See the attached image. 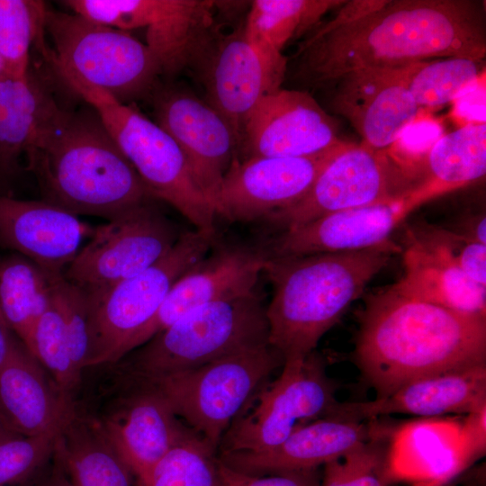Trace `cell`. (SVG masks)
Here are the masks:
<instances>
[{
	"mask_svg": "<svg viewBox=\"0 0 486 486\" xmlns=\"http://www.w3.org/2000/svg\"><path fill=\"white\" fill-rule=\"evenodd\" d=\"M7 75H9V74H8L5 63H4L2 56L0 55V78L3 77V76H5Z\"/></svg>",
	"mask_w": 486,
	"mask_h": 486,
	"instance_id": "47",
	"label": "cell"
},
{
	"mask_svg": "<svg viewBox=\"0 0 486 486\" xmlns=\"http://www.w3.org/2000/svg\"><path fill=\"white\" fill-rule=\"evenodd\" d=\"M129 392L116 399L99 427L137 482L175 446L200 436L173 411L153 388L129 382Z\"/></svg>",
	"mask_w": 486,
	"mask_h": 486,
	"instance_id": "18",
	"label": "cell"
},
{
	"mask_svg": "<svg viewBox=\"0 0 486 486\" xmlns=\"http://www.w3.org/2000/svg\"><path fill=\"white\" fill-rule=\"evenodd\" d=\"M484 409L486 364L415 380L373 400L338 401L328 417L356 421L392 414L434 418Z\"/></svg>",
	"mask_w": 486,
	"mask_h": 486,
	"instance_id": "23",
	"label": "cell"
},
{
	"mask_svg": "<svg viewBox=\"0 0 486 486\" xmlns=\"http://www.w3.org/2000/svg\"><path fill=\"white\" fill-rule=\"evenodd\" d=\"M63 274L42 269L19 254L0 257V310L8 327L27 348L40 316Z\"/></svg>",
	"mask_w": 486,
	"mask_h": 486,
	"instance_id": "29",
	"label": "cell"
},
{
	"mask_svg": "<svg viewBox=\"0 0 486 486\" xmlns=\"http://www.w3.org/2000/svg\"><path fill=\"white\" fill-rule=\"evenodd\" d=\"M460 449L466 464L476 461L486 450V409L467 414L461 423Z\"/></svg>",
	"mask_w": 486,
	"mask_h": 486,
	"instance_id": "42",
	"label": "cell"
},
{
	"mask_svg": "<svg viewBox=\"0 0 486 486\" xmlns=\"http://www.w3.org/2000/svg\"><path fill=\"white\" fill-rule=\"evenodd\" d=\"M73 14L128 32L144 29L162 76L197 71L219 34L212 0H67Z\"/></svg>",
	"mask_w": 486,
	"mask_h": 486,
	"instance_id": "10",
	"label": "cell"
},
{
	"mask_svg": "<svg viewBox=\"0 0 486 486\" xmlns=\"http://www.w3.org/2000/svg\"><path fill=\"white\" fill-rule=\"evenodd\" d=\"M54 456L74 486H132V473L96 418L76 409L58 433Z\"/></svg>",
	"mask_w": 486,
	"mask_h": 486,
	"instance_id": "27",
	"label": "cell"
},
{
	"mask_svg": "<svg viewBox=\"0 0 486 486\" xmlns=\"http://www.w3.org/2000/svg\"><path fill=\"white\" fill-rule=\"evenodd\" d=\"M269 345L266 307L256 289L186 313L122 358L126 380L195 368Z\"/></svg>",
	"mask_w": 486,
	"mask_h": 486,
	"instance_id": "5",
	"label": "cell"
},
{
	"mask_svg": "<svg viewBox=\"0 0 486 486\" xmlns=\"http://www.w3.org/2000/svg\"><path fill=\"white\" fill-rule=\"evenodd\" d=\"M400 252V247L388 239L356 251L268 256L263 273L274 288L266 307L269 345L284 362L308 356L373 277Z\"/></svg>",
	"mask_w": 486,
	"mask_h": 486,
	"instance_id": "4",
	"label": "cell"
},
{
	"mask_svg": "<svg viewBox=\"0 0 486 486\" xmlns=\"http://www.w3.org/2000/svg\"><path fill=\"white\" fill-rule=\"evenodd\" d=\"M94 230L77 215L45 200L0 195V245L49 273L64 274Z\"/></svg>",
	"mask_w": 486,
	"mask_h": 486,
	"instance_id": "22",
	"label": "cell"
},
{
	"mask_svg": "<svg viewBox=\"0 0 486 486\" xmlns=\"http://www.w3.org/2000/svg\"><path fill=\"white\" fill-rule=\"evenodd\" d=\"M416 186L387 151L346 142L300 202L266 219L283 231L337 212L400 197Z\"/></svg>",
	"mask_w": 486,
	"mask_h": 486,
	"instance_id": "13",
	"label": "cell"
},
{
	"mask_svg": "<svg viewBox=\"0 0 486 486\" xmlns=\"http://www.w3.org/2000/svg\"><path fill=\"white\" fill-rule=\"evenodd\" d=\"M484 4L470 0H350L288 58L286 76L321 89L350 72L400 69L446 58L482 62Z\"/></svg>",
	"mask_w": 486,
	"mask_h": 486,
	"instance_id": "1",
	"label": "cell"
},
{
	"mask_svg": "<svg viewBox=\"0 0 486 486\" xmlns=\"http://www.w3.org/2000/svg\"><path fill=\"white\" fill-rule=\"evenodd\" d=\"M283 364L282 356L266 345L195 368L129 382L157 391L176 416L216 451L251 396Z\"/></svg>",
	"mask_w": 486,
	"mask_h": 486,
	"instance_id": "9",
	"label": "cell"
},
{
	"mask_svg": "<svg viewBox=\"0 0 486 486\" xmlns=\"http://www.w3.org/2000/svg\"><path fill=\"white\" fill-rule=\"evenodd\" d=\"M344 142L333 119L308 91L281 87L248 114L235 158L310 157Z\"/></svg>",
	"mask_w": 486,
	"mask_h": 486,
	"instance_id": "16",
	"label": "cell"
},
{
	"mask_svg": "<svg viewBox=\"0 0 486 486\" xmlns=\"http://www.w3.org/2000/svg\"><path fill=\"white\" fill-rule=\"evenodd\" d=\"M432 199L421 186L380 203L337 212L280 231L266 249L271 256H302L362 250L390 239L397 226Z\"/></svg>",
	"mask_w": 486,
	"mask_h": 486,
	"instance_id": "17",
	"label": "cell"
},
{
	"mask_svg": "<svg viewBox=\"0 0 486 486\" xmlns=\"http://www.w3.org/2000/svg\"><path fill=\"white\" fill-rule=\"evenodd\" d=\"M406 240L430 251L486 286V245L457 230L422 223L407 230Z\"/></svg>",
	"mask_w": 486,
	"mask_h": 486,
	"instance_id": "38",
	"label": "cell"
},
{
	"mask_svg": "<svg viewBox=\"0 0 486 486\" xmlns=\"http://www.w3.org/2000/svg\"><path fill=\"white\" fill-rule=\"evenodd\" d=\"M45 32L52 49L43 54L58 73L75 76L124 104L156 90L159 65L147 45L128 32L49 10Z\"/></svg>",
	"mask_w": 486,
	"mask_h": 486,
	"instance_id": "8",
	"label": "cell"
},
{
	"mask_svg": "<svg viewBox=\"0 0 486 486\" xmlns=\"http://www.w3.org/2000/svg\"><path fill=\"white\" fill-rule=\"evenodd\" d=\"M267 257L266 249L236 245L207 254L176 281L154 318L133 339L130 352L194 309L256 289Z\"/></svg>",
	"mask_w": 486,
	"mask_h": 486,
	"instance_id": "21",
	"label": "cell"
},
{
	"mask_svg": "<svg viewBox=\"0 0 486 486\" xmlns=\"http://www.w3.org/2000/svg\"><path fill=\"white\" fill-rule=\"evenodd\" d=\"M216 233H181L159 261L109 289L87 295L90 346L86 368L115 364L130 352L136 336L151 321L176 281L203 258Z\"/></svg>",
	"mask_w": 486,
	"mask_h": 486,
	"instance_id": "7",
	"label": "cell"
},
{
	"mask_svg": "<svg viewBox=\"0 0 486 486\" xmlns=\"http://www.w3.org/2000/svg\"><path fill=\"white\" fill-rule=\"evenodd\" d=\"M392 437L382 429L343 457L326 464L320 486H389L397 478Z\"/></svg>",
	"mask_w": 486,
	"mask_h": 486,
	"instance_id": "35",
	"label": "cell"
},
{
	"mask_svg": "<svg viewBox=\"0 0 486 486\" xmlns=\"http://www.w3.org/2000/svg\"><path fill=\"white\" fill-rule=\"evenodd\" d=\"M25 155L45 201L77 216L109 220L152 197L93 109L59 107Z\"/></svg>",
	"mask_w": 486,
	"mask_h": 486,
	"instance_id": "3",
	"label": "cell"
},
{
	"mask_svg": "<svg viewBox=\"0 0 486 486\" xmlns=\"http://www.w3.org/2000/svg\"><path fill=\"white\" fill-rule=\"evenodd\" d=\"M20 436L14 432H13L11 429H9L4 422L0 419V441L5 440L7 438ZM22 436V435H21Z\"/></svg>",
	"mask_w": 486,
	"mask_h": 486,
	"instance_id": "46",
	"label": "cell"
},
{
	"mask_svg": "<svg viewBox=\"0 0 486 486\" xmlns=\"http://www.w3.org/2000/svg\"><path fill=\"white\" fill-rule=\"evenodd\" d=\"M53 460L25 486H74L58 460L55 456Z\"/></svg>",
	"mask_w": 486,
	"mask_h": 486,
	"instance_id": "44",
	"label": "cell"
},
{
	"mask_svg": "<svg viewBox=\"0 0 486 486\" xmlns=\"http://www.w3.org/2000/svg\"><path fill=\"white\" fill-rule=\"evenodd\" d=\"M64 83L96 112L152 197L177 210L196 229L215 232V210L174 139L156 122L75 76Z\"/></svg>",
	"mask_w": 486,
	"mask_h": 486,
	"instance_id": "6",
	"label": "cell"
},
{
	"mask_svg": "<svg viewBox=\"0 0 486 486\" xmlns=\"http://www.w3.org/2000/svg\"><path fill=\"white\" fill-rule=\"evenodd\" d=\"M180 235L170 220L146 202L94 227L64 277L87 295L98 294L159 261Z\"/></svg>",
	"mask_w": 486,
	"mask_h": 486,
	"instance_id": "12",
	"label": "cell"
},
{
	"mask_svg": "<svg viewBox=\"0 0 486 486\" xmlns=\"http://www.w3.org/2000/svg\"><path fill=\"white\" fill-rule=\"evenodd\" d=\"M59 431L0 441V486H25L32 481L52 460Z\"/></svg>",
	"mask_w": 486,
	"mask_h": 486,
	"instance_id": "39",
	"label": "cell"
},
{
	"mask_svg": "<svg viewBox=\"0 0 486 486\" xmlns=\"http://www.w3.org/2000/svg\"><path fill=\"white\" fill-rule=\"evenodd\" d=\"M71 396L62 392L16 338L0 367V419L13 432L38 436L58 431L73 413Z\"/></svg>",
	"mask_w": 486,
	"mask_h": 486,
	"instance_id": "24",
	"label": "cell"
},
{
	"mask_svg": "<svg viewBox=\"0 0 486 486\" xmlns=\"http://www.w3.org/2000/svg\"><path fill=\"white\" fill-rule=\"evenodd\" d=\"M201 436L172 447L138 486H222L218 458Z\"/></svg>",
	"mask_w": 486,
	"mask_h": 486,
	"instance_id": "36",
	"label": "cell"
},
{
	"mask_svg": "<svg viewBox=\"0 0 486 486\" xmlns=\"http://www.w3.org/2000/svg\"><path fill=\"white\" fill-rule=\"evenodd\" d=\"M345 0H255L250 3L244 33L264 53L283 55L291 40L306 35Z\"/></svg>",
	"mask_w": 486,
	"mask_h": 486,
	"instance_id": "30",
	"label": "cell"
},
{
	"mask_svg": "<svg viewBox=\"0 0 486 486\" xmlns=\"http://www.w3.org/2000/svg\"><path fill=\"white\" fill-rule=\"evenodd\" d=\"M156 122L177 143L214 207L221 181L236 158L237 143L225 120L190 91H154ZM215 210V209H214Z\"/></svg>",
	"mask_w": 486,
	"mask_h": 486,
	"instance_id": "19",
	"label": "cell"
},
{
	"mask_svg": "<svg viewBox=\"0 0 486 486\" xmlns=\"http://www.w3.org/2000/svg\"><path fill=\"white\" fill-rule=\"evenodd\" d=\"M335 391L315 351L284 362L280 375L256 392L231 423L220 442V454L278 446L298 428L330 415L338 402Z\"/></svg>",
	"mask_w": 486,
	"mask_h": 486,
	"instance_id": "11",
	"label": "cell"
},
{
	"mask_svg": "<svg viewBox=\"0 0 486 486\" xmlns=\"http://www.w3.org/2000/svg\"><path fill=\"white\" fill-rule=\"evenodd\" d=\"M27 350L58 388L72 397L82 375L72 363L62 319L52 295L49 306L35 323Z\"/></svg>",
	"mask_w": 486,
	"mask_h": 486,
	"instance_id": "37",
	"label": "cell"
},
{
	"mask_svg": "<svg viewBox=\"0 0 486 486\" xmlns=\"http://www.w3.org/2000/svg\"><path fill=\"white\" fill-rule=\"evenodd\" d=\"M331 86L332 110L350 122L363 140L361 145L375 151L389 150L421 111L408 89L403 68L356 70Z\"/></svg>",
	"mask_w": 486,
	"mask_h": 486,
	"instance_id": "20",
	"label": "cell"
},
{
	"mask_svg": "<svg viewBox=\"0 0 486 486\" xmlns=\"http://www.w3.org/2000/svg\"><path fill=\"white\" fill-rule=\"evenodd\" d=\"M460 427L433 420L407 425L392 434V461L410 457L437 483L446 481L467 466L460 449Z\"/></svg>",
	"mask_w": 486,
	"mask_h": 486,
	"instance_id": "32",
	"label": "cell"
},
{
	"mask_svg": "<svg viewBox=\"0 0 486 486\" xmlns=\"http://www.w3.org/2000/svg\"><path fill=\"white\" fill-rule=\"evenodd\" d=\"M49 9L39 0H0V55L8 74H29L30 50L43 40Z\"/></svg>",
	"mask_w": 486,
	"mask_h": 486,
	"instance_id": "34",
	"label": "cell"
},
{
	"mask_svg": "<svg viewBox=\"0 0 486 486\" xmlns=\"http://www.w3.org/2000/svg\"><path fill=\"white\" fill-rule=\"evenodd\" d=\"M52 298L62 319L72 363L82 375L90 346L87 295L63 274L55 283Z\"/></svg>",
	"mask_w": 486,
	"mask_h": 486,
	"instance_id": "40",
	"label": "cell"
},
{
	"mask_svg": "<svg viewBox=\"0 0 486 486\" xmlns=\"http://www.w3.org/2000/svg\"><path fill=\"white\" fill-rule=\"evenodd\" d=\"M218 471L222 486H320L318 469H307L255 475L239 472L218 457Z\"/></svg>",
	"mask_w": 486,
	"mask_h": 486,
	"instance_id": "41",
	"label": "cell"
},
{
	"mask_svg": "<svg viewBox=\"0 0 486 486\" xmlns=\"http://www.w3.org/2000/svg\"><path fill=\"white\" fill-rule=\"evenodd\" d=\"M455 114L470 122H485V88L482 78L454 101Z\"/></svg>",
	"mask_w": 486,
	"mask_h": 486,
	"instance_id": "43",
	"label": "cell"
},
{
	"mask_svg": "<svg viewBox=\"0 0 486 486\" xmlns=\"http://www.w3.org/2000/svg\"><path fill=\"white\" fill-rule=\"evenodd\" d=\"M368 424L324 417L298 428L273 449L225 453L219 458L233 469L255 475L318 469L343 457L382 430Z\"/></svg>",
	"mask_w": 486,
	"mask_h": 486,
	"instance_id": "25",
	"label": "cell"
},
{
	"mask_svg": "<svg viewBox=\"0 0 486 486\" xmlns=\"http://www.w3.org/2000/svg\"><path fill=\"white\" fill-rule=\"evenodd\" d=\"M401 251L404 274L391 286L392 291L409 299L486 316V286L412 242L405 240Z\"/></svg>",
	"mask_w": 486,
	"mask_h": 486,
	"instance_id": "26",
	"label": "cell"
},
{
	"mask_svg": "<svg viewBox=\"0 0 486 486\" xmlns=\"http://www.w3.org/2000/svg\"><path fill=\"white\" fill-rule=\"evenodd\" d=\"M59 107L30 72L0 78L1 174L12 172Z\"/></svg>",
	"mask_w": 486,
	"mask_h": 486,
	"instance_id": "28",
	"label": "cell"
},
{
	"mask_svg": "<svg viewBox=\"0 0 486 486\" xmlns=\"http://www.w3.org/2000/svg\"><path fill=\"white\" fill-rule=\"evenodd\" d=\"M346 143L310 157L234 158L214 201L216 215L246 222L294 205Z\"/></svg>",
	"mask_w": 486,
	"mask_h": 486,
	"instance_id": "14",
	"label": "cell"
},
{
	"mask_svg": "<svg viewBox=\"0 0 486 486\" xmlns=\"http://www.w3.org/2000/svg\"><path fill=\"white\" fill-rule=\"evenodd\" d=\"M355 360L386 397L421 378L486 364V316L401 296L371 294L359 315Z\"/></svg>",
	"mask_w": 486,
	"mask_h": 486,
	"instance_id": "2",
	"label": "cell"
},
{
	"mask_svg": "<svg viewBox=\"0 0 486 486\" xmlns=\"http://www.w3.org/2000/svg\"><path fill=\"white\" fill-rule=\"evenodd\" d=\"M287 63V57L271 56L256 48L241 28L219 35L198 70L207 103L232 130L237 153L248 114L264 96L281 88Z\"/></svg>",
	"mask_w": 486,
	"mask_h": 486,
	"instance_id": "15",
	"label": "cell"
},
{
	"mask_svg": "<svg viewBox=\"0 0 486 486\" xmlns=\"http://www.w3.org/2000/svg\"><path fill=\"white\" fill-rule=\"evenodd\" d=\"M427 183L444 194L467 185L486 172V124L469 122L443 134L428 151L425 163Z\"/></svg>",
	"mask_w": 486,
	"mask_h": 486,
	"instance_id": "31",
	"label": "cell"
},
{
	"mask_svg": "<svg viewBox=\"0 0 486 486\" xmlns=\"http://www.w3.org/2000/svg\"><path fill=\"white\" fill-rule=\"evenodd\" d=\"M479 63L464 58H438L403 68V76L421 110L437 108L454 102L480 79Z\"/></svg>",
	"mask_w": 486,
	"mask_h": 486,
	"instance_id": "33",
	"label": "cell"
},
{
	"mask_svg": "<svg viewBox=\"0 0 486 486\" xmlns=\"http://www.w3.org/2000/svg\"><path fill=\"white\" fill-rule=\"evenodd\" d=\"M16 338V336L12 332L4 320L0 310V367L6 360Z\"/></svg>",
	"mask_w": 486,
	"mask_h": 486,
	"instance_id": "45",
	"label": "cell"
}]
</instances>
